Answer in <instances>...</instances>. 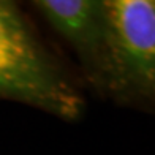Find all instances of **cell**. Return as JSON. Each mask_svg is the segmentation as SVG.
Returning <instances> with one entry per match:
<instances>
[{"label":"cell","mask_w":155,"mask_h":155,"mask_svg":"<svg viewBox=\"0 0 155 155\" xmlns=\"http://www.w3.org/2000/svg\"><path fill=\"white\" fill-rule=\"evenodd\" d=\"M0 97L76 119L82 100L16 5L0 0Z\"/></svg>","instance_id":"obj_1"},{"label":"cell","mask_w":155,"mask_h":155,"mask_svg":"<svg viewBox=\"0 0 155 155\" xmlns=\"http://www.w3.org/2000/svg\"><path fill=\"white\" fill-rule=\"evenodd\" d=\"M98 86L122 98H152L155 89V3L108 0Z\"/></svg>","instance_id":"obj_2"},{"label":"cell","mask_w":155,"mask_h":155,"mask_svg":"<svg viewBox=\"0 0 155 155\" xmlns=\"http://www.w3.org/2000/svg\"><path fill=\"white\" fill-rule=\"evenodd\" d=\"M37 10L78 52L89 76L98 82L104 43V5L97 0H40Z\"/></svg>","instance_id":"obj_3"}]
</instances>
